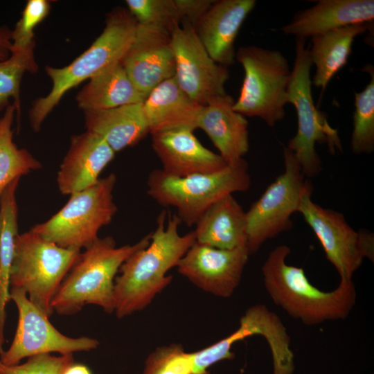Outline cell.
<instances>
[{
    "label": "cell",
    "mask_w": 374,
    "mask_h": 374,
    "mask_svg": "<svg viewBox=\"0 0 374 374\" xmlns=\"http://www.w3.org/2000/svg\"><path fill=\"white\" fill-rule=\"evenodd\" d=\"M284 171L252 204L247 217V248L256 253L268 240L292 227L291 216L299 211L305 192L312 188L293 153L283 148Z\"/></svg>",
    "instance_id": "10"
},
{
    "label": "cell",
    "mask_w": 374,
    "mask_h": 374,
    "mask_svg": "<svg viewBox=\"0 0 374 374\" xmlns=\"http://www.w3.org/2000/svg\"><path fill=\"white\" fill-rule=\"evenodd\" d=\"M116 182L114 173L100 178L95 184L71 195L59 211L30 229L62 248L80 251L89 247L116 213L113 197Z\"/></svg>",
    "instance_id": "9"
},
{
    "label": "cell",
    "mask_w": 374,
    "mask_h": 374,
    "mask_svg": "<svg viewBox=\"0 0 374 374\" xmlns=\"http://www.w3.org/2000/svg\"><path fill=\"white\" fill-rule=\"evenodd\" d=\"M373 18V0H319L314 6L295 14L281 30L286 35L305 39L346 26L370 23Z\"/></svg>",
    "instance_id": "21"
},
{
    "label": "cell",
    "mask_w": 374,
    "mask_h": 374,
    "mask_svg": "<svg viewBox=\"0 0 374 374\" xmlns=\"http://www.w3.org/2000/svg\"><path fill=\"white\" fill-rule=\"evenodd\" d=\"M148 195L164 207H175V214L188 226L195 225L215 202L251 186L248 164L241 161L206 174L177 177L153 170L147 181Z\"/></svg>",
    "instance_id": "5"
},
{
    "label": "cell",
    "mask_w": 374,
    "mask_h": 374,
    "mask_svg": "<svg viewBox=\"0 0 374 374\" xmlns=\"http://www.w3.org/2000/svg\"><path fill=\"white\" fill-rule=\"evenodd\" d=\"M51 3L47 0H29L21 17L12 30V51L35 46L34 30L48 15Z\"/></svg>",
    "instance_id": "33"
},
{
    "label": "cell",
    "mask_w": 374,
    "mask_h": 374,
    "mask_svg": "<svg viewBox=\"0 0 374 374\" xmlns=\"http://www.w3.org/2000/svg\"><path fill=\"white\" fill-rule=\"evenodd\" d=\"M121 63L135 87L147 96L158 84L175 76L171 33L159 26L138 24Z\"/></svg>",
    "instance_id": "16"
},
{
    "label": "cell",
    "mask_w": 374,
    "mask_h": 374,
    "mask_svg": "<svg viewBox=\"0 0 374 374\" xmlns=\"http://www.w3.org/2000/svg\"><path fill=\"white\" fill-rule=\"evenodd\" d=\"M181 222L175 214L163 210L150 244L121 265L114 287V311L121 319L146 308L157 294L172 281L167 272L177 267L181 258L195 242L194 231L180 235Z\"/></svg>",
    "instance_id": "1"
},
{
    "label": "cell",
    "mask_w": 374,
    "mask_h": 374,
    "mask_svg": "<svg viewBox=\"0 0 374 374\" xmlns=\"http://www.w3.org/2000/svg\"><path fill=\"white\" fill-rule=\"evenodd\" d=\"M146 97L135 87L119 62L90 78L75 100L83 111L100 110L143 103Z\"/></svg>",
    "instance_id": "26"
},
{
    "label": "cell",
    "mask_w": 374,
    "mask_h": 374,
    "mask_svg": "<svg viewBox=\"0 0 374 374\" xmlns=\"http://www.w3.org/2000/svg\"><path fill=\"white\" fill-rule=\"evenodd\" d=\"M234 103L227 93L212 98L203 107L197 123L227 164L243 159L249 149V123L233 109Z\"/></svg>",
    "instance_id": "20"
},
{
    "label": "cell",
    "mask_w": 374,
    "mask_h": 374,
    "mask_svg": "<svg viewBox=\"0 0 374 374\" xmlns=\"http://www.w3.org/2000/svg\"><path fill=\"white\" fill-rule=\"evenodd\" d=\"M15 116V107L10 104L0 118V195L12 181L42 168L27 150L15 143L12 127Z\"/></svg>",
    "instance_id": "28"
},
{
    "label": "cell",
    "mask_w": 374,
    "mask_h": 374,
    "mask_svg": "<svg viewBox=\"0 0 374 374\" xmlns=\"http://www.w3.org/2000/svg\"><path fill=\"white\" fill-rule=\"evenodd\" d=\"M35 46L12 50L10 56L0 61V112L10 105V100L16 109L17 119L21 116L20 86L26 72L36 73L37 64L34 55Z\"/></svg>",
    "instance_id": "29"
},
{
    "label": "cell",
    "mask_w": 374,
    "mask_h": 374,
    "mask_svg": "<svg viewBox=\"0 0 374 374\" xmlns=\"http://www.w3.org/2000/svg\"><path fill=\"white\" fill-rule=\"evenodd\" d=\"M181 23L187 21L193 27L214 0H175Z\"/></svg>",
    "instance_id": "35"
},
{
    "label": "cell",
    "mask_w": 374,
    "mask_h": 374,
    "mask_svg": "<svg viewBox=\"0 0 374 374\" xmlns=\"http://www.w3.org/2000/svg\"><path fill=\"white\" fill-rule=\"evenodd\" d=\"M80 252L59 247L31 229L18 234L10 271V288L24 292L28 299L49 317L53 313L52 301Z\"/></svg>",
    "instance_id": "7"
},
{
    "label": "cell",
    "mask_w": 374,
    "mask_h": 374,
    "mask_svg": "<svg viewBox=\"0 0 374 374\" xmlns=\"http://www.w3.org/2000/svg\"><path fill=\"white\" fill-rule=\"evenodd\" d=\"M371 22L355 24L316 35L311 37L310 59L315 66L312 80L323 91L333 76L347 62L355 37L371 30Z\"/></svg>",
    "instance_id": "25"
},
{
    "label": "cell",
    "mask_w": 374,
    "mask_h": 374,
    "mask_svg": "<svg viewBox=\"0 0 374 374\" xmlns=\"http://www.w3.org/2000/svg\"><path fill=\"white\" fill-rule=\"evenodd\" d=\"M62 374H92V373L86 365L73 362L66 367Z\"/></svg>",
    "instance_id": "37"
},
{
    "label": "cell",
    "mask_w": 374,
    "mask_h": 374,
    "mask_svg": "<svg viewBox=\"0 0 374 374\" xmlns=\"http://www.w3.org/2000/svg\"><path fill=\"white\" fill-rule=\"evenodd\" d=\"M10 300L18 311V323L13 340L0 353V361L8 366L19 364L24 358L52 354H73L96 349L99 341L89 337L73 338L58 331L48 317L35 305L21 290L10 288Z\"/></svg>",
    "instance_id": "13"
},
{
    "label": "cell",
    "mask_w": 374,
    "mask_h": 374,
    "mask_svg": "<svg viewBox=\"0 0 374 374\" xmlns=\"http://www.w3.org/2000/svg\"><path fill=\"white\" fill-rule=\"evenodd\" d=\"M249 256L246 247L221 249L195 242L177 267L201 290L228 298L239 285Z\"/></svg>",
    "instance_id": "15"
},
{
    "label": "cell",
    "mask_w": 374,
    "mask_h": 374,
    "mask_svg": "<svg viewBox=\"0 0 374 374\" xmlns=\"http://www.w3.org/2000/svg\"><path fill=\"white\" fill-rule=\"evenodd\" d=\"M235 60L244 71L233 109L249 117H258L274 126L285 116L290 64L283 53L257 46L240 47Z\"/></svg>",
    "instance_id": "8"
},
{
    "label": "cell",
    "mask_w": 374,
    "mask_h": 374,
    "mask_svg": "<svg viewBox=\"0 0 374 374\" xmlns=\"http://www.w3.org/2000/svg\"><path fill=\"white\" fill-rule=\"evenodd\" d=\"M115 154L105 141L94 133L86 130L73 135L57 175L60 192L71 195L95 184Z\"/></svg>",
    "instance_id": "19"
},
{
    "label": "cell",
    "mask_w": 374,
    "mask_h": 374,
    "mask_svg": "<svg viewBox=\"0 0 374 374\" xmlns=\"http://www.w3.org/2000/svg\"><path fill=\"white\" fill-rule=\"evenodd\" d=\"M143 374H193L191 353L177 344L159 347L148 356Z\"/></svg>",
    "instance_id": "32"
},
{
    "label": "cell",
    "mask_w": 374,
    "mask_h": 374,
    "mask_svg": "<svg viewBox=\"0 0 374 374\" xmlns=\"http://www.w3.org/2000/svg\"><path fill=\"white\" fill-rule=\"evenodd\" d=\"M142 104L83 111L86 130L104 139L115 153L133 146L150 133Z\"/></svg>",
    "instance_id": "24"
},
{
    "label": "cell",
    "mask_w": 374,
    "mask_h": 374,
    "mask_svg": "<svg viewBox=\"0 0 374 374\" xmlns=\"http://www.w3.org/2000/svg\"><path fill=\"white\" fill-rule=\"evenodd\" d=\"M137 26L127 9L114 8L107 15L103 32L84 52L62 68L46 66L52 87L46 96L33 103L29 110L30 125L35 132L39 131L68 91L121 62L134 39Z\"/></svg>",
    "instance_id": "4"
},
{
    "label": "cell",
    "mask_w": 374,
    "mask_h": 374,
    "mask_svg": "<svg viewBox=\"0 0 374 374\" xmlns=\"http://www.w3.org/2000/svg\"><path fill=\"white\" fill-rule=\"evenodd\" d=\"M253 335L263 337L271 353L274 374H293L294 353L290 337L280 317L263 304L248 308L240 319L236 330L219 341L200 350L191 353L193 374H209L208 368L224 360L232 359V346Z\"/></svg>",
    "instance_id": "12"
},
{
    "label": "cell",
    "mask_w": 374,
    "mask_h": 374,
    "mask_svg": "<svg viewBox=\"0 0 374 374\" xmlns=\"http://www.w3.org/2000/svg\"><path fill=\"white\" fill-rule=\"evenodd\" d=\"M171 36L175 58L174 78L179 87L202 106L226 93L224 85L229 78L228 68L211 57L194 27L182 21Z\"/></svg>",
    "instance_id": "14"
},
{
    "label": "cell",
    "mask_w": 374,
    "mask_h": 374,
    "mask_svg": "<svg viewBox=\"0 0 374 374\" xmlns=\"http://www.w3.org/2000/svg\"><path fill=\"white\" fill-rule=\"evenodd\" d=\"M142 105L152 135L178 129L194 131L204 107L192 100L174 77L153 89Z\"/></svg>",
    "instance_id": "22"
},
{
    "label": "cell",
    "mask_w": 374,
    "mask_h": 374,
    "mask_svg": "<svg viewBox=\"0 0 374 374\" xmlns=\"http://www.w3.org/2000/svg\"><path fill=\"white\" fill-rule=\"evenodd\" d=\"M305 39H296V56L287 87V103L295 107L297 131L286 146L294 154L305 177L317 176L322 170L316 144H326L331 154L341 151L337 130L329 124L326 115L319 110L312 92L310 59Z\"/></svg>",
    "instance_id": "6"
},
{
    "label": "cell",
    "mask_w": 374,
    "mask_h": 374,
    "mask_svg": "<svg viewBox=\"0 0 374 374\" xmlns=\"http://www.w3.org/2000/svg\"><path fill=\"white\" fill-rule=\"evenodd\" d=\"M312 192V188L305 192L298 212L317 236L340 280H351L364 258L373 262V234L355 231L342 213L314 203L311 199Z\"/></svg>",
    "instance_id": "11"
},
{
    "label": "cell",
    "mask_w": 374,
    "mask_h": 374,
    "mask_svg": "<svg viewBox=\"0 0 374 374\" xmlns=\"http://www.w3.org/2000/svg\"><path fill=\"white\" fill-rule=\"evenodd\" d=\"M255 0L214 1L194 26L211 57L225 67L235 62V41Z\"/></svg>",
    "instance_id": "17"
},
{
    "label": "cell",
    "mask_w": 374,
    "mask_h": 374,
    "mask_svg": "<svg viewBox=\"0 0 374 374\" xmlns=\"http://www.w3.org/2000/svg\"><path fill=\"white\" fill-rule=\"evenodd\" d=\"M364 69L370 73L371 80L363 91L354 93L350 148L355 154H371L374 150V70L371 64Z\"/></svg>",
    "instance_id": "30"
},
{
    "label": "cell",
    "mask_w": 374,
    "mask_h": 374,
    "mask_svg": "<svg viewBox=\"0 0 374 374\" xmlns=\"http://www.w3.org/2000/svg\"><path fill=\"white\" fill-rule=\"evenodd\" d=\"M288 246L276 247L262 266L263 283L274 304L306 326L345 319L355 305L357 293L351 280H340L333 290L314 286L303 268L289 265Z\"/></svg>",
    "instance_id": "2"
},
{
    "label": "cell",
    "mask_w": 374,
    "mask_h": 374,
    "mask_svg": "<svg viewBox=\"0 0 374 374\" xmlns=\"http://www.w3.org/2000/svg\"><path fill=\"white\" fill-rule=\"evenodd\" d=\"M125 3L139 24L159 26L170 33L181 24L175 0H127Z\"/></svg>",
    "instance_id": "31"
},
{
    "label": "cell",
    "mask_w": 374,
    "mask_h": 374,
    "mask_svg": "<svg viewBox=\"0 0 374 374\" xmlns=\"http://www.w3.org/2000/svg\"><path fill=\"white\" fill-rule=\"evenodd\" d=\"M150 237L151 233L134 244L121 247L111 236L98 238L80 252L64 278L52 301L53 312L73 315L89 304L113 312L115 276L130 256L150 244Z\"/></svg>",
    "instance_id": "3"
},
{
    "label": "cell",
    "mask_w": 374,
    "mask_h": 374,
    "mask_svg": "<svg viewBox=\"0 0 374 374\" xmlns=\"http://www.w3.org/2000/svg\"><path fill=\"white\" fill-rule=\"evenodd\" d=\"M12 46V30L6 26H0V61L10 56Z\"/></svg>",
    "instance_id": "36"
},
{
    "label": "cell",
    "mask_w": 374,
    "mask_h": 374,
    "mask_svg": "<svg viewBox=\"0 0 374 374\" xmlns=\"http://www.w3.org/2000/svg\"><path fill=\"white\" fill-rule=\"evenodd\" d=\"M193 132L178 129L152 135V147L164 173L184 177L214 172L226 166L221 156L204 147Z\"/></svg>",
    "instance_id": "18"
},
{
    "label": "cell",
    "mask_w": 374,
    "mask_h": 374,
    "mask_svg": "<svg viewBox=\"0 0 374 374\" xmlns=\"http://www.w3.org/2000/svg\"><path fill=\"white\" fill-rule=\"evenodd\" d=\"M19 180L12 181L0 195V353L5 343L6 310L10 301V271L19 234L16 191Z\"/></svg>",
    "instance_id": "27"
},
{
    "label": "cell",
    "mask_w": 374,
    "mask_h": 374,
    "mask_svg": "<svg viewBox=\"0 0 374 374\" xmlns=\"http://www.w3.org/2000/svg\"><path fill=\"white\" fill-rule=\"evenodd\" d=\"M75 362L73 354L32 356L23 364L8 366L0 361V374H62L66 367Z\"/></svg>",
    "instance_id": "34"
},
{
    "label": "cell",
    "mask_w": 374,
    "mask_h": 374,
    "mask_svg": "<svg viewBox=\"0 0 374 374\" xmlns=\"http://www.w3.org/2000/svg\"><path fill=\"white\" fill-rule=\"evenodd\" d=\"M195 242L221 249L247 247L246 212L228 195L212 204L202 215L193 231Z\"/></svg>",
    "instance_id": "23"
}]
</instances>
